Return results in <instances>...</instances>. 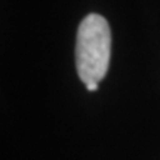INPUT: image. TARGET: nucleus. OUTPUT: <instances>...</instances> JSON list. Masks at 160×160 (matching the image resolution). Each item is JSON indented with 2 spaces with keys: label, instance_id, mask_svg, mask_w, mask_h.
Here are the masks:
<instances>
[{
  "label": "nucleus",
  "instance_id": "obj_1",
  "mask_svg": "<svg viewBox=\"0 0 160 160\" xmlns=\"http://www.w3.org/2000/svg\"><path fill=\"white\" fill-rule=\"evenodd\" d=\"M111 57V33L107 19L89 13L80 22L76 40V67L80 80L99 83L108 71Z\"/></svg>",
  "mask_w": 160,
  "mask_h": 160
},
{
  "label": "nucleus",
  "instance_id": "obj_2",
  "mask_svg": "<svg viewBox=\"0 0 160 160\" xmlns=\"http://www.w3.org/2000/svg\"><path fill=\"white\" fill-rule=\"evenodd\" d=\"M86 89L89 92H95L98 89V83H89V85H86Z\"/></svg>",
  "mask_w": 160,
  "mask_h": 160
}]
</instances>
